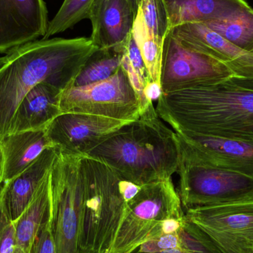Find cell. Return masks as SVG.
I'll return each mask as SVG.
<instances>
[{
  "instance_id": "4316f807",
  "label": "cell",
  "mask_w": 253,
  "mask_h": 253,
  "mask_svg": "<svg viewBox=\"0 0 253 253\" xmlns=\"http://www.w3.org/2000/svg\"><path fill=\"white\" fill-rule=\"evenodd\" d=\"M28 253H57L50 214L44 221Z\"/></svg>"
},
{
  "instance_id": "7a4b0ae2",
  "label": "cell",
  "mask_w": 253,
  "mask_h": 253,
  "mask_svg": "<svg viewBox=\"0 0 253 253\" xmlns=\"http://www.w3.org/2000/svg\"><path fill=\"white\" fill-rule=\"evenodd\" d=\"M156 109L177 133L253 140V91L229 80L162 93Z\"/></svg>"
},
{
  "instance_id": "f1b7e54d",
  "label": "cell",
  "mask_w": 253,
  "mask_h": 253,
  "mask_svg": "<svg viewBox=\"0 0 253 253\" xmlns=\"http://www.w3.org/2000/svg\"><path fill=\"white\" fill-rule=\"evenodd\" d=\"M146 97L150 102L158 100L162 94V87L160 83H149L148 85L146 87L145 91Z\"/></svg>"
},
{
  "instance_id": "1f68e13d",
  "label": "cell",
  "mask_w": 253,
  "mask_h": 253,
  "mask_svg": "<svg viewBox=\"0 0 253 253\" xmlns=\"http://www.w3.org/2000/svg\"><path fill=\"white\" fill-rule=\"evenodd\" d=\"M14 253H26L24 252L22 250L19 249V248H15Z\"/></svg>"
},
{
  "instance_id": "484cf974",
  "label": "cell",
  "mask_w": 253,
  "mask_h": 253,
  "mask_svg": "<svg viewBox=\"0 0 253 253\" xmlns=\"http://www.w3.org/2000/svg\"><path fill=\"white\" fill-rule=\"evenodd\" d=\"M138 8L150 32L164 42L170 32L169 16L164 0H138Z\"/></svg>"
},
{
  "instance_id": "3957f363",
  "label": "cell",
  "mask_w": 253,
  "mask_h": 253,
  "mask_svg": "<svg viewBox=\"0 0 253 253\" xmlns=\"http://www.w3.org/2000/svg\"><path fill=\"white\" fill-rule=\"evenodd\" d=\"M178 156L176 132L165 124L153 103L86 155L139 186L172 178Z\"/></svg>"
},
{
  "instance_id": "30bf717a",
  "label": "cell",
  "mask_w": 253,
  "mask_h": 253,
  "mask_svg": "<svg viewBox=\"0 0 253 253\" xmlns=\"http://www.w3.org/2000/svg\"><path fill=\"white\" fill-rule=\"evenodd\" d=\"M185 216L227 253H253V202L190 208Z\"/></svg>"
},
{
  "instance_id": "ba28073f",
  "label": "cell",
  "mask_w": 253,
  "mask_h": 253,
  "mask_svg": "<svg viewBox=\"0 0 253 253\" xmlns=\"http://www.w3.org/2000/svg\"><path fill=\"white\" fill-rule=\"evenodd\" d=\"M62 114H83L133 122L141 114L139 102L123 67L110 78L88 85L71 86L61 93Z\"/></svg>"
},
{
  "instance_id": "d4e9b609",
  "label": "cell",
  "mask_w": 253,
  "mask_h": 253,
  "mask_svg": "<svg viewBox=\"0 0 253 253\" xmlns=\"http://www.w3.org/2000/svg\"><path fill=\"white\" fill-rule=\"evenodd\" d=\"M94 0H64L57 13L50 21L42 39L64 32L84 19H88Z\"/></svg>"
},
{
  "instance_id": "5b68a950",
  "label": "cell",
  "mask_w": 253,
  "mask_h": 253,
  "mask_svg": "<svg viewBox=\"0 0 253 253\" xmlns=\"http://www.w3.org/2000/svg\"><path fill=\"white\" fill-rule=\"evenodd\" d=\"M177 138L179 148L178 193L184 208L253 202V178L205 163L178 134Z\"/></svg>"
},
{
  "instance_id": "4fadbf2b",
  "label": "cell",
  "mask_w": 253,
  "mask_h": 253,
  "mask_svg": "<svg viewBox=\"0 0 253 253\" xmlns=\"http://www.w3.org/2000/svg\"><path fill=\"white\" fill-rule=\"evenodd\" d=\"M137 11L138 4L133 0H94L88 16L92 42L98 49L124 53Z\"/></svg>"
},
{
  "instance_id": "e575fe53",
  "label": "cell",
  "mask_w": 253,
  "mask_h": 253,
  "mask_svg": "<svg viewBox=\"0 0 253 253\" xmlns=\"http://www.w3.org/2000/svg\"><path fill=\"white\" fill-rule=\"evenodd\" d=\"M251 53H253V51H252V52H251Z\"/></svg>"
},
{
  "instance_id": "8fae6325",
  "label": "cell",
  "mask_w": 253,
  "mask_h": 253,
  "mask_svg": "<svg viewBox=\"0 0 253 253\" xmlns=\"http://www.w3.org/2000/svg\"><path fill=\"white\" fill-rule=\"evenodd\" d=\"M132 122L83 114H62L45 129L52 147L64 154L86 156L108 135Z\"/></svg>"
},
{
  "instance_id": "d6986e66",
  "label": "cell",
  "mask_w": 253,
  "mask_h": 253,
  "mask_svg": "<svg viewBox=\"0 0 253 253\" xmlns=\"http://www.w3.org/2000/svg\"><path fill=\"white\" fill-rule=\"evenodd\" d=\"M170 31L188 23H205L250 7L246 0H164Z\"/></svg>"
},
{
  "instance_id": "9a60e30c",
  "label": "cell",
  "mask_w": 253,
  "mask_h": 253,
  "mask_svg": "<svg viewBox=\"0 0 253 253\" xmlns=\"http://www.w3.org/2000/svg\"><path fill=\"white\" fill-rule=\"evenodd\" d=\"M177 134L205 163L253 178V140Z\"/></svg>"
},
{
  "instance_id": "d6a6232c",
  "label": "cell",
  "mask_w": 253,
  "mask_h": 253,
  "mask_svg": "<svg viewBox=\"0 0 253 253\" xmlns=\"http://www.w3.org/2000/svg\"><path fill=\"white\" fill-rule=\"evenodd\" d=\"M79 253H96L93 252V251H80V252Z\"/></svg>"
},
{
  "instance_id": "52a82bcc",
  "label": "cell",
  "mask_w": 253,
  "mask_h": 253,
  "mask_svg": "<svg viewBox=\"0 0 253 253\" xmlns=\"http://www.w3.org/2000/svg\"><path fill=\"white\" fill-rule=\"evenodd\" d=\"M82 157L59 152L50 170V219L57 253L80 252L83 205Z\"/></svg>"
},
{
  "instance_id": "f546056e",
  "label": "cell",
  "mask_w": 253,
  "mask_h": 253,
  "mask_svg": "<svg viewBox=\"0 0 253 253\" xmlns=\"http://www.w3.org/2000/svg\"><path fill=\"white\" fill-rule=\"evenodd\" d=\"M231 83L244 87V88L248 89V90L253 91V78H243V77H234L229 79Z\"/></svg>"
},
{
  "instance_id": "44dd1931",
  "label": "cell",
  "mask_w": 253,
  "mask_h": 253,
  "mask_svg": "<svg viewBox=\"0 0 253 253\" xmlns=\"http://www.w3.org/2000/svg\"><path fill=\"white\" fill-rule=\"evenodd\" d=\"M203 24L239 48L253 51V9L251 6Z\"/></svg>"
},
{
  "instance_id": "603a6c76",
  "label": "cell",
  "mask_w": 253,
  "mask_h": 253,
  "mask_svg": "<svg viewBox=\"0 0 253 253\" xmlns=\"http://www.w3.org/2000/svg\"><path fill=\"white\" fill-rule=\"evenodd\" d=\"M123 54L114 50L97 49L87 59L72 86L88 85L112 77L121 67Z\"/></svg>"
},
{
  "instance_id": "cb8c5ba5",
  "label": "cell",
  "mask_w": 253,
  "mask_h": 253,
  "mask_svg": "<svg viewBox=\"0 0 253 253\" xmlns=\"http://www.w3.org/2000/svg\"><path fill=\"white\" fill-rule=\"evenodd\" d=\"M122 67L126 71L135 91L142 113L153 103L147 99L144 93L146 87L151 83V80L132 34L123 54Z\"/></svg>"
},
{
  "instance_id": "836d02e7",
  "label": "cell",
  "mask_w": 253,
  "mask_h": 253,
  "mask_svg": "<svg viewBox=\"0 0 253 253\" xmlns=\"http://www.w3.org/2000/svg\"><path fill=\"white\" fill-rule=\"evenodd\" d=\"M3 63V58L2 56H0V67L2 65Z\"/></svg>"
},
{
  "instance_id": "6da1fadb",
  "label": "cell",
  "mask_w": 253,
  "mask_h": 253,
  "mask_svg": "<svg viewBox=\"0 0 253 253\" xmlns=\"http://www.w3.org/2000/svg\"><path fill=\"white\" fill-rule=\"evenodd\" d=\"M97 49L90 38L78 37L42 39L6 52L0 67V138L31 89L42 83L62 90L71 87Z\"/></svg>"
},
{
  "instance_id": "ffe728a7",
  "label": "cell",
  "mask_w": 253,
  "mask_h": 253,
  "mask_svg": "<svg viewBox=\"0 0 253 253\" xmlns=\"http://www.w3.org/2000/svg\"><path fill=\"white\" fill-rule=\"evenodd\" d=\"M50 172L40 186L29 206L14 223L16 248L26 253H29L30 248L43 223L50 214Z\"/></svg>"
},
{
  "instance_id": "277c9868",
  "label": "cell",
  "mask_w": 253,
  "mask_h": 253,
  "mask_svg": "<svg viewBox=\"0 0 253 253\" xmlns=\"http://www.w3.org/2000/svg\"><path fill=\"white\" fill-rule=\"evenodd\" d=\"M80 251L109 253L124 218L126 202L122 193L123 178L108 165L84 156Z\"/></svg>"
},
{
  "instance_id": "9c48e42d",
  "label": "cell",
  "mask_w": 253,
  "mask_h": 253,
  "mask_svg": "<svg viewBox=\"0 0 253 253\" xmlns=\"http://www.w3.org/2000/svg\"><path fill=\"white\" fill-rule=\"evenodd\" d=\"M236 77L222 62L192 50L169 33L163 45L160 84L162 93L212 84Z\"/></svg>"
},
{
  "instance_id": "e0dca14e",
  "label": "cell",
  "mask_w": 253,
  "mask_h": 253,
  "mask_svg": "<svg viewBox=\"0 0 253 253\" xmlns=\"http://www.w3.org/2000/svg\"><path fill=\"white\" fill-rule=\"evenodd\" d=\"M62 91L45 83L31 89L19 102L7 133L46 129L62 114L59 107Z\"/></svg>"
},
{
  "instance_id": "4dcf8cb0",
  "label": "cell",
  "mask_w": 253,
  "mask_h": 253,
  "mask_svg": "<svg viewBox=\"0 0 253 253\" xmlns=\"http://www.w3.org/2000/svg\"><path fill=\"white\" fill-rule=\"evenodd\" d=\"M3 159L1 153V147H0V184H1V176H2Z\"/></svg>"
},
{
  "instance_id": "83f0119b",
  "label": "cell",
  "mask_w": 253,
  "mask_h": 253,
  "mask_svg": "<svg viewBox=\"0 0 253 253\" xmlns=\"http://www.w3.org/2000/svg\"><path fill=\"white\" fill-rule=\"evenodd\" d=\"M15 248L14 224L0 211V253H14Z\"/></svg>"
},
{
  "instance_id": "7402d4cb",
  "label": "cell",
  "mask_w": 253,
  "mask_h": 253,
  "mask_svg": "<svg viewBox=\"0 0 253 253\" xmlns=\"http://www.w3.org/2000/svg\"><path fill=\"white\" fill-rule=\"evenodd\" d=\"M132 34L141 52L150 80L153 83H160L164 42L150 32L138 8Z\"/></svg>"
},
{
  "instance_id": "8992f818",
  "label": "cell",
  "mask_w": 253,
  "mask_h": 253,
  "mask_svg": "<svg viewBox=\"0 0 253 253\" xmlns=\"http://www.w3.org/2000/svg\"><path fill=\"white\" fill-rule=\"evenodd\" d=\"M181 199L172 178L153 181L141 187L126 205L109 253H132L148 240L152 231L165 220L184 215Z\"/></svg>"
},
{
  "instance_id": "2e32d148",
  "label": "cell",
  "mask_w": 253,
  "mask_h": 253,
  "mask_svg": "<svg viewBox=\"0 0 253 253\" xmlns=\"http://www.w3.org/2000/svg\"><path fill=\"white\" fill-rule=\"evenodd\" d=\"M57 149H45L28 169L0 189V211L14 224L29 206L36 193L50 172L57 157Z\"/></svg>"
},
{
  "instance_id": "5bb4252c",
  "label": "cell",
  "mask_w": 253,
  "mask_h": 253,
  "mask_svg": "<svg viewBox=\"0 0 253 253\" xmlns=\"http://www.w3.org/2000/svg\"><path fill=\"white\" fill-rule=\"evenodd\" d=\"M170 32L186 47L227 65L236 77L253 78V53L239 48L205 24H184Z\"/></svg>"
},
{
  "instance_id": "7c38bea8",
  "label": "cell",
  "mask_w": 253,
  "mask_h": 253,
  "mask_svg": "<svg viewBox=\"0 0 253 253\" xmlns=\"http://www.w3.org/2000/svg\"><path fill=\"white\" fill-rule=\"evenodd\" d=\"M48 23L43 0H0V53L43 38Z\"/></svg>"
},
{
  "instance_id": "ac0fdd59",
  "label": "cell",
  "mask_w": 253,
  "mask_h": 253,
  "mask_svg": "<svg viewBox=\"0 0 253 253\" xmlns=\"http://www.w3.org/2000/svg\"><path fill=\"white\" fill-rule=\"evenodd\" d=\"M0 147L3 159L1 184H4L28 169L52 145L42 129L5 134L0 138Z\"/></svg>"
}]
</instances>
